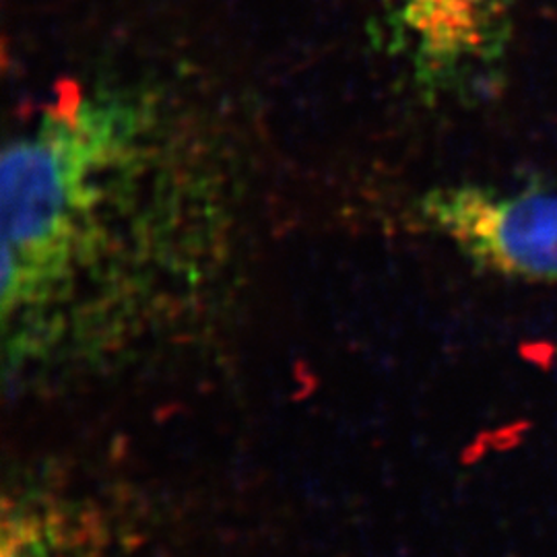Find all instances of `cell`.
Instances as JSON below:
<instances>
[{"instance_id":"6da1fadb","label":"cell","mask_w":557,"mask_h":557,"mask_svg":"<svg viewBox=\"0 0 557 557\" xmlns=\"http://www.w3.org/2000/svg\"><path fill=\"white\" fill-rule=\"evenodd\" d=\"M153 103L64 98L2 156L4 356L75 368L147 326L180 275L202 197Z\"/></svg>"},{"instance_id":"7a4b0ae2","label":"cell","mask_w":557,"mask_h":557,"mask_svg":"<svg viewBox=\"0 0 557 557\" xmlns=\"http://www.w3.org/2000/svg\"><path fill=\"white\" fill-rule=\"evenodd\" d=\"M515 0H384L388 38L428 98L494 96L512 40Z\"/></svg>"},{"instance_id":"3957f363","label":"cell","mask_w":557,"mask_h":557,"mask_svg":"<svg viewBox=\"0 0 557 557\" xmlns=\"http://www.w3.org/2000/svg\"><path fill=\"white\" fill-rule=\"evenodd\" d=\"M421 220L481 271L557 283V188L444 186L421 200Z\"/></svg>"}]
</instances>
